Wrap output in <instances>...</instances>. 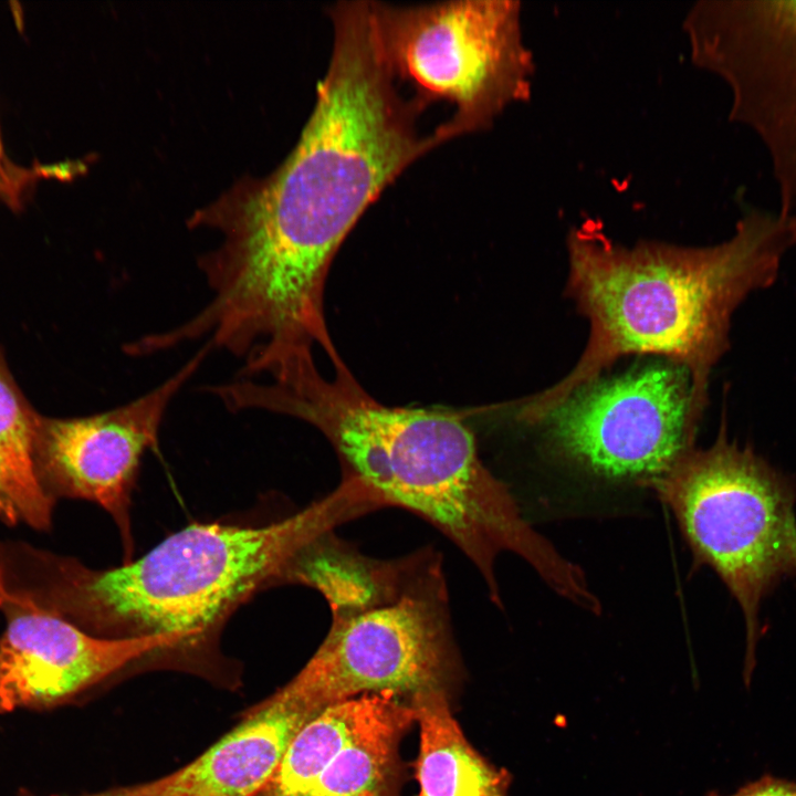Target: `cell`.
<instances>
[{"label":"cell","mask_w":796,"mask_h":796,"mask_svg":"<svg viewBox=\"0 0 796 796\" xmlns=\"http://www.w3.org/2000/svg\"><path fill=\"white\" fill-rule=\"evenodd\" d=\"M794 248L796 216L761 209L745 212L727 240L708 247H624L594 228L573 230L566 293L589 323L588 342L564 378L516 402V418L540 423L572 391L631 354L683 366L703 415L710 374L730 347L735 310L776 281Z\"/></svg>","instance_id":"7a4b0ae2"},{"label":"cell","mask_w":796,"mask_h":796,"mask_svg":"<svg viewBox=\"0 0 796 796\" xmlns=\"http://www.w3.org/2000/svg\"><path fill=\"white\" fill-rule=\"evenodd\" d=\"M206 342L182 367L145 395L111 410L71 419H39L34 462L45 493L92 501L114 520L124 563L134 554L132 495L144 454L157 450L170 402L201 366Z\"/></svg>","instance_id":"30bf717a"},{"label":"cell","mask_w":796,"mask_h":796,"mask_svg":"<svg viewBox=\"0 0 796 796\" xmlns=\"http://www.w3.org/2000/svg\"><path fill=\"white\" fill-rule=\"evenodd\" d=\"M709 796L722 795L714 792L710 793ZM729 796H796V783L765 775Z\"/></svg>","instance_id":"ac0fdd59"},{"label":"cell","mask_w":796,"mask_h":796,"mask_svg":"<svg viewBox=\"0 0 796 796\" xmlns=\"http://www.w3.org/2000/svg\"><path fill=\"white\" fill-rule=\"evenodd\" d=\"M702 416L689 371L661 360L595 378L538 425L573 465L600 480L643 486L694 448Z\"/></svg>","instance_id":"ba28073f"},{"label":"cell","mask_w":796,"mask_h":796,"mask_svg":"<svg viewBox=\"0 0 796 796\" xmlns=\"http://www.w3.org/2000/svg\"><path fill=\"white\" fill-rule=\"evenodd\" d=\"M0 519L7 522L20 520L17 509L11 500L8 475L3 460L0 455Z\"/></svg>","instance_id":"d6986e66"},{"label":"cell","mask_w":796,"mask_h":796,"mask_svg":"<svg viewBox=\"0 0 796 796\" xmlns=\"http://www.w3.org/2000/svg\"><path fill=\"white\" fill-rule=\"evenodd\" d=\"M38 169H25L14 165L6 155L0 137V200L17 206L28 185L38 177Z\"/></svg>","instance_id":"e0dca14e"},{"label":"cell","mask_w":796,"mask_h":796,"mask_svg":"<svg viewBox=\"0 0 796 796\" xmlns=\"http://www.w3.org/2000/svg\"><path fill=\"white\" fill-rule=\"evenodd\" d=\"M0 713L46 709L140 659L174 657L179 639L93 636L32 601L0 589Z\"/></svg>","instance_id":"7c38bea8"},{"label":"cell","mask_w":796,"mask_h":796,"mask_svg":"<svg viewBox=\"0 0 796 796\" xmlns=\"http://www.w3.org/2000/svg\"><path fill=\"white\" fill-rule=\"evenodd\" d=\"M645 488L670 509L698 565L736 599L746 630L745 674L754 666L762 600L796 576V485L725 423L706 449L692 448Z\"/></svg>","instance_id":"5b68a950"},{"label":"cell","mask_w":796,"mask_h":796,"mask_svg":"<svg viewBox=\"0 0 796 796\" xmlns=\"http://www.w3.org/2000/svg\"><path fill=\"white\" fill-rule=\"evenodd\" d=\"M326 379L313 358L286 367L264 392L268 411L321 431L344 478L384 506L405 509L444 534L479 569L502 607L495 561L524 559L556 594L573 589L578 565L562 555L523 514L507 486L483 463L471 429L451 411L386 406L357 383L342 358Z\"/></svg>","instance_id":"3957f363"},{"label":"cell","mask_w":796,"mask_h":796,"mask_svg":"<svg viewBox=\"0 0 796 796\" xmlns=\"http://www.w3.org/2000/svg\"><path fill=\"white\" fill-rule=\"evenodd\" d=\"M448 692L410 700L419 725L418 796H507L511 776L488 762L452 715Z\"/></svg>","instance_id":"9a60e30c"},{"label":"cell","mask_w":796,"mask_h":796,"mask_svg":"<svg viewBox=\"0 0 796 796\" xmlns=\"http://www.w3.org/2000/svg\"><path fill=\"white\" fill-rule=\"evenodd\" d=\"M356 516L355 500L338 486L277 522L192 523L113 568L12 547L2 580L10 593L93 636H174L179 639L175 657L197 656L217 647L242 604L279 584L304 545Z\"/></svg>","instance_id":"277c9868"},{"label":"cell","mask_w":796,"mask_h":796,"mask_svg":"<svg viewBox=\"0 0 796 796\" xmlns=\"http://www.w3.org/2000/svg\"><path fill=\"white\" fill-rule=\"evenodd\" d=\"M333 531L304 545L284 567L279 585L298 584L318 590L333 615L378 605L401 589L415 556L398 561L367 557Z\"/></svg>","instance_id":"5bb4252c"},{"label":"cell","mask_w":796,"mask_h":796,"mask_svg":"<svg viewBox=\"0 0 796 796\" xmlns=\"http://www.w3.org/2000/svg\"><path fill=\"white\" fill-rule=\"evenodd\" d=\"M683 30L691 60L731 92L729 118L768 154L779 212L796 216V0H702Z\"/></svg>","instance_id":"9c48e42d"},{"label":"cell","mask_w":796,"mask_h":796,"mask_svg":"<svg viewBox=\"0 0 796 796\" xmlns=\"http://www.w3.org/2000/svg\"><path fill=\"white\" fill-rule=\"evenodd\" d=\"M333 46L294 148L262 178H243L189 223L223 234L198 259L212 321L247 342H321L324 287L342 243L383 191L439 146L404 97L370 6L327 9Z\"/></svg>","instance_id":"6da1fadb"},{"label":"cell","mask_w":796,"mask_h":796,"mask_svg":"<svg viewBox=\"0 0 796 796\" xmlns=\"http://www.w3.org/2000/svg\"><path fill=\"white\" fill-rule=\"evenodd\" d=\"M371 4L396 81L412 90L421 112L436 102L453 107L432 132L439 145L488 129L506 106L530 97L534 63L519 1Z\"/></svg>","instance_id":"8992f818"},{"label":"cell","mask_w":796,"mask_h":796,"mask_svg":"<svg viewBox=\"0 0 796 796\" xmlns=\"http://www.w3.org/2000/svg\"><path fill=\"white\" fill-rule=\"evenodd\" d=\"M411 702L362 694L323 708L295 734L258 796H397Z\"/></svg>","instance_id":"8fae6325"},{"label":"cell","mask_w":796,"mask_h":796,"mask_svg":"<svg viewBox=\"0 0 796 796\" xmlns=\"http://www.w3.org/2000/svg\"><path fill=\"white\" fill-rule=\"evenodd\" d=\"M85 796H133L132 794V787H121V788H113L106 792L92 794V795H85Z\"/></svg>","instance_id":"ffe728a7"},{"label":"cell","mask_w":796,"mask_h":796,"mask_svg":"<svg viewBox=\"0 0 796 796\" xmlns=\"http://www.w3.org/2000/svg\"><path fill=\"white\" fill-rule=\"evenodd\" d=\"M38 420L32 416L0 366V455L11 500L20 520L38 528L51 523L53 499L43 490L35 469Z\"/></svg>","instance_id":"2e32d148"},{"label":"cell","mask_w":796,"mask_h":796,"mask_svg":"<svg viewBox=\"0 0 796 796\" xmlns=\"http://www.w3.org/2000/svg\"><path fill=\"white\" fill-rule=\"evenodd\" d=\"M317 712L283 687L188 765L133 786L134 796H258Z\"/></svg>","instance_id":"4fadbf2b"},{"label":"cell","mask_w":796,"mask_h":796,"mask_svg":"<svg viewBox=\"0 0 796 796\" xmlns=\"http://www.w3.org/2000/svg\"><path fill=\"white\" fill-rule=\"evenodd\" d=\"M455 658L441 567L431 555H416L392 598L333 615L317 650L284 687L316 711L362 694L410 701L448 692Z\"/></svg>","instance_id":"52a82bcc"}]
</instances>
